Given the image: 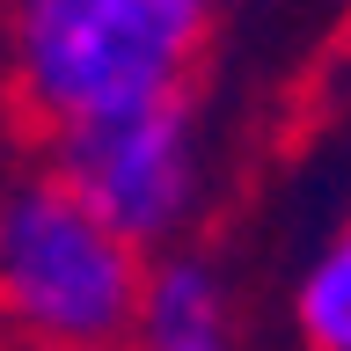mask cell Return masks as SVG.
Listing matches in <instances>:
<instances>
[{
	"mask_svg": "<svg viewBox=\"0 0 351 351\" xmlns=\"http://www.w3.org/2000/svg\"><path fill=\"white\" fill-rule=\"evenodd\" d=\"M213 0H8V81L44 132L183 88Z\"/></svg>",
	"mask_w": 351,
	"mask_h": 351,
	"instance_id": "6da1fadb",
	"label": "cell"
},
{
	"mask_svg": "<svg viewBox=\"0 0 351 351\" xmlns=\"http://www.w3.org/2000/svg\"><path fill=\"white\" fill-rule=\"evenodd\" d=\"M147 249L95 219L59 176L0 191V315L44 351H110L139 322Z\"/></svg>",
	"mask_w": 351,
	"mask_h": 351,
	"instance_id": "7a4b0ae2",
	"label": "cell"
},
{
	"mask_svg": "<svg viewBox=\"0 0 351 351\" xmlns=\"http://www.w3.org/2000/svg\"><path fill=\"white\" fill-rule=\"evenodd\" d=\"M51 176L95 219H110L132 249L183 234V219L197 205L191 88H169V95H147V103H125V110L51 132Z\"/></svg>",
	"mask_w": 351,
	"mask_h": 351,
	"instance_id": "3957f363",
	"label": "cell"
},
{
	"mask_svg": "<svg viewBox=\"0 0 351 351\" xmlns=\"http://www.w3.org/2000/svg\"><path fill=\"white\" fill-rule=\"evenodd\" d=\"M293 315H300V344L307 351H351V213L329 227V241L300 271Z\"/></svg>",
	"mask_w": 351,
	"mask_h": 351,
	"instance_id": "277c9868",
	"label": "cell"
}]
</instances>
